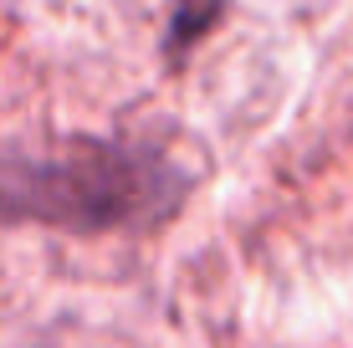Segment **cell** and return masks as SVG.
I'll return each instance as SVG.
<instances>
[{"label":"cell","mask_w":353,"mask_h":348,"mask_svg":"<svg viewBox=\"0 0 353 348\" xmlns=\"http://www.w3.org/2000/svg\"><path fill=\"white\" fill-rule=\"evenodd\" d=\"M194 170L164 143L128 134H72L0 143V231L41 225L62 236H154L190 205Z\"/></svg>","instance_id":"obj_1"},{"label":"cell","mask_w":353,"mask_h":348,"mask_svg":"<svg viewBox=\"0 0 353 348\" xmlns=\"http://www.w3.org/2000/svg\"><path fill=\"white\" fill-rule=\"evenodd\" d=\"M230 0H169L164 10V31H159V57L169 72H185V62L215 36V26L225 21Z\"/></svg>","instance_id":"obj_2"}]
</instances>
